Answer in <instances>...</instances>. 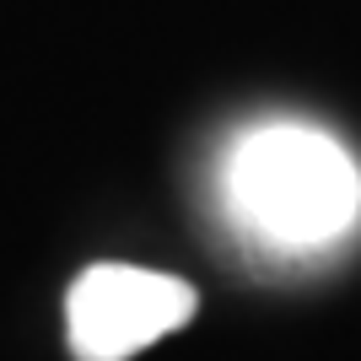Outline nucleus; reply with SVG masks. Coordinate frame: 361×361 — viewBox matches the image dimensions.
Returning a JSON list of instances; mask_svg holds the SVG:
<instances>
[{
  "label": "nucleus",
  "instance_id": "obj_1",
  "mask_svg": "<svg viewBox=\"0 0 361 361\" xmlns=\"http://www.w3.org/2000/svg\"><path fill=\"white\" fill-rule=\"evenodd\" d=\"M221 211L254 254H324L361 221V167L345 140L318 124L264 119L226 151Z\"/></svg>",
  "mask_w": 361,
  "mask_h": 361
},
{
  "label": "nucleus",
  "instance_id": "obj_2",
  "mask_svg": "<svg viewBox=\"0 0 361 361\" xmlns=\"http://www.w3.org/2000/svg\"><path fill=\"white\" fill-rule=\"evenodd\" d=\"M195 313V286L140 264H92L65 297V334L75 361H130L183 329Z\"/></svg>",
  "mask_w": 361,
  "mask_h": 361
}]
</instances>
